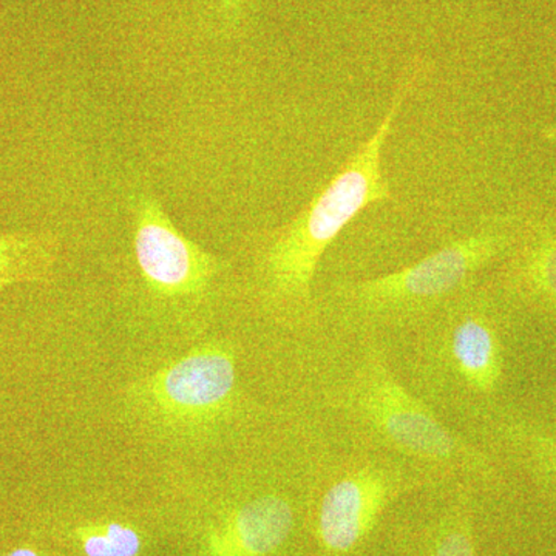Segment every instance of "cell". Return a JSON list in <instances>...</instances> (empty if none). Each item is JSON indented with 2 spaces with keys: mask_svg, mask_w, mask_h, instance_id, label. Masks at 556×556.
I'll return each mask as SVG.
<instances>
[{
  "mask_svg": "<svg viewBox=\"0 0 556 556\" xmlns=\"http://www.w3.org/2000/svg\"><path fill=\"white\" fill-rule=\"evenodd\" d=\"M345 353L327 404L338 417L345 445L372 450L422 468L447 484H497L495 453L445 422L409 390L388 348L375 338H340Z\"/></svg>",
  "mask_w": 556,
  "mask_h": 556,
  "instance_id": "obj_1",
  "label": "cell"
},
{
  "mask_svg": "<svg viewBox=\"0 0 556 556\" xmlns=\"http://www.w3.org/2000/svg\"><path fill=\"white\" fill-rule=\"evenodd\" d=\"M422 75L419 65L402 75L375 134L358 146L308 206L260 244L254 257V289L269 316L292 325L316 320L314 278L321 258L365 208L393 199L383 174V149Z\"/></svg>",
  "mask_w": 556,
  "mask_h": 556,
  "instance_id": "obj_2",
  "label": "cell"
},
{
  "mask_svg": "<svg viewBox=\"0 0 556 556\" xmlns=\"http://www.w3.org/2000/svg\"><path fill=\"white\" fill-rule=\"evenodd\" d=\"M500 309V295L481 281L405 334L382 340L409 390L447 424L481 431L503 413L496 407L507 358Z\"/></svg>",
  "mask_w": 556,
  "mask_h": 556,
  "instance_id": "obj_3",
  "label": "cell"
},
{
  "mask_svg": "<svg viewBox=\"0 0 556 556\" xmlns=\"http://www.w3.org/2000/svg\"><path fill=\"white\" fill-rule=\"evenodd\" d=\"M518 230L510 219H489L402 268L336 281L324 313L340 338L396 339L481 283L514 247Z\"/></svg>",
  "mask_w": 556,
  "mask_h": 556,
  "instance_id": "obj_4",
  "label": "cell"
},
{
  "mask_svg": "<svg viewBox=\"0 0 556 556\" xmlns=\"http://www.w3.org/2000/svg\"><path fill=\"white\" fill-rule=\"evenodd\" d=\"M327 470L313 510L314 538L325 556H356L399 501L448 485L405 460L351 445Z\"/></svg>",
  "mask_w": 556,
  "mask_h": 556,
  "instance_id": "obj_5",
  "label": "cell"
},
{
  "mask_svg": "<svg viewBox=\"0 0 556 556\" xmlns=\"http://www.w3.org/2000/svg\"><path fill=\"white\" fill-rule=\"evenodd\" d=\"M239 358L226 343L193 348L131 386L139 415L170 430H195L228 419L239 407Z\"/></svg>",
  "mask_w": 556,
  "mask_h": 556,
  "instance_id": "obj_6",
  "label": "cell"
},
{
  "mask_svg": "<svg viewBox=\"0 0 556 556\" xmlns=\"http://www.w3.org/2000/svg\"><path fill=\"white\" fill-rule=\"evenodd\" d=\"M135 254L146 283L164 298L203 294L222 269L214 255L175 228L152 195L135 203Z\"/></svg>",
  "mask_w": 556,
  "mask_h": 556,
  "instance_id": "obj_7",
  "label": "cell"
},
{
  "mask_svg": "<svg viewBox=\"0 0 556 556\" xmlns=\"http://www.w3.org/2000/svg\"><path fill=\"white\" fill-rule=\"evenodd\" d=\"M298 510L285 493L262 492L240 501L201 536L199 556H276L288 546Z\"/></svg>",
  "mask_w": 556,
  "mask_h": 556,
  "instance_id": "obj_8",
  "label": "cell"
},
{
  "mask_svg": "<svg viewBox=\"0 0 556 556\" xmlns=\"http://www.w3.org/2000/svg\"><path fill=\"white\" fill-rule=\"evenodd\" d=\"M489 285L500 298L556 314V219L519 228Z\"/></svg>",
  "mask_w": 556,
  "mask_h": 556,
  "instance_id": "obj_9",
  "label": "cell"
},
{
  "mask_svg": "<svg viewBox=\"0 0 556 556\" xmlns=\"http://www.w3.org/2000/svg\"><path fill=\"white\" fill-rule=\"evenodd\" d=\"M486 448L510 457L536 485L556 501V427L503 412L481 431Z\"/></svg>",
  "mask_w": 556,
  "mask_h": 556,
  "instance_id": "obj_10",
  "label": "cell"
},
{
  "mask_svg": "<svg viewBox=\"0 0 556 556\" xmlns=\"http://www.w3.org/2000/svg\"><path fill=\"white\" fill-rule=\"evenodd\" d=\"M477 492V486L467 482L442 489L444 500L417 533L415 556H478L473 521Z\"/></svg>",
  "mask_w": 556,
  "mask_h": 556,
  "instance_id": "obj_11",
  "label": "cell"
},
{
  "mask_svg": "<svg viewBox=\"0 0 556 556\" xmlns=\"http://www.w3.org/2000/svg\"><path fill=\"white\" fill-rule=\"evenodd\" d=\"M60 244L49 236L0 233V289L50 277Z\"/></svg>",
  "mask_w": 556,
  "mask_h": 556,
  "instance_id": "obj_12",
  "label": "cell"
},
{
  "mask_svg": "<svg viewBox=\"0 0 556 556\" xmlns=\"http://www.w3.org/2000/svg\"><path fill=\"white\" fill-rule=\"evenodd\" d=\"M75 536L86 556H139L142 551L141 533L124 522L80 526Z\"/></svg>",
  "mask_w": 556,
  "mask_h": 556,
  "instance_id": "obj_13",
  "label": "cell"
},
{
  "mask_svg": "<svg viewBox=\"0 0 556 556\" xmlns=\"http://www.w3.org/2000/svg\"><path fill=\"white\" fill-rule=\"evenodd\" d=\"M223 13L229 21H239L241 9H243V0H219Z\"/></svg>",
  "mask_w": 556,
  "mask_h": 556,
  "instance_id": "obj_14",
  "label": "cell"
},
{
  "mask_svg": "<svg viewBox=\"0 0 556 556\" xmlns=\"http://www.w3.org/2000/svg\"><path fill=\"white\" fill-rule=\"evenodd\" d=\"M7 556H40L38 551L30 547H20L16 551L10 552Z\"/></svg>",
  "mask_w": 556,
  "mask_h": 556,
  "instance_id": "obj_15",
  "label": "cell"
}]
</instances>
